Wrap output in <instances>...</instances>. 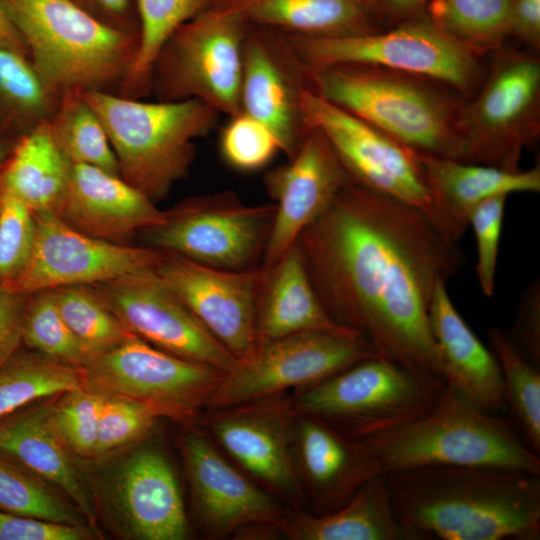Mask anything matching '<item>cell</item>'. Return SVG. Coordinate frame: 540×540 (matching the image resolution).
I'll return each instance as SVG.
<instances>
[{"label": "cell", "instance_id": "cell-29", "mask_svg": "<svg viewBox=\"0 0 540 540\" xmlns=\"http://www.w3.org/2000/svg\"><path fill=\"white\" fill-rule=\"evenodd\" d=\"M270 270L257 312L259 344L300 332L347 329L333 320L320 301L297 243Z\"/></svg>", "mask_w": 540, "mask_h": 540}, {"label": "cell", "instance_id": "cell-22", "mask_svg": "<svg viewBox=\"0 0 540 540\" xmlns=\"http://www.w3.org/2000/svg\"><path fill=\"white\" fill-rule=\"evenodd\" d=\"M208 425L240 466L286 500L303 505L290 447L287 409L269 398L213 409Z\"/></svg>", "mask_w": 540, "mask_h": 540}, {"label": "cell", "instance_id": "cell-16", "mask_svg": "<svg viewBox=\"0 0 540 540\" xmlns=\"http://www.w3.org/2000/svg\"><path fill=\"white\" fill-rule=\"evenodd\" d=\"M154 273L240 364L254 357L261 271L217 268L166 252Z\"/></svg>", "mask_w": 540, "mask_h": 540}, {"label": "cell", "instance_id": "cell-52", "mask_svg": "<svg viewBox=\"0 0 540 540\" xmlns=\"http://www.w3.org/2000/svg\"><path fill=\"white\" fill-rule=\"evenodd\" d=\"M429 0H373L381 10L396 18H410L423 9Z\"/></svg>", "mask_w": 540, "mask_h": 540}, {"label": "cell", "instance_id": "cell-1", "mask_svg": "<svg viewBox=\"0 0 540 540\" xmlns=\"http://www.w3.org/2000/svg\"><path fill=\"white\" fill-rule=\"evenodd\" d=\"M297 244L335 322L379 355L445 381L429 307L436 284L466 265L459 242L423 211L351 180Z\"/></svg>", "mask_w": 540, "mask_h": 540}, {"label": "cell", "instance_id": "cell-18", "mask_svg": "<svg viewBox=\"0 0 540 540\" xmlns=\"http://www.w3.org/2000/svg\"><path fill=\"white\" fill-rule=\"evenodd\" d=\"M101 497L107 517L125 538L137 540H184L189 525L181 490L164 454L142 446L120 458L104 477Z\"/></svg>", "mask_w": 540, "mask_h": 540}, {"label": "cell", "instance_id": "cell-32", "mask_svg": "<svg viewBox=\"0 0 540 540\" xmlns=\"http://www.w3.org/2000/svg\"><path fill=\"white\" fill-rule=\"evenodd\" d=\"M61 95L28 56L0 46V134L19 140L49 122Z\"/></svg>", "mask_w": 540, "mask_h": 540}, {"label": "cell", "instance_id": "cell-14", "mask_svg": "<svg viewBox=\"0 0 540 540\" xmlns=\"http://www.w3.org/2000/svg\"><path fill=\"white\" fill-rule=\"evenodd\" d=\"M275 205L247 206L231 193L190 199L146 230L152 247L209 266L239 270L266 244Z\"/></svg>", "mask_w": 540, "mask_h": 540}, {"label": "cell", "instance_id": "cell-9", "mask_svg": "<svg viewBox=\"0 0 540 540\" xmlns=\"http://www.w3.org/2000/svg\"><path fill=\"white\" fill-rule=\"evenodd\" d=\"M476 96L462 104L456 129L466 163L521 170L525 148L540 135V59L498 50Z\"/></svg>", "mask_w": 540, "mask_h": 540}, {"label": "cell", "instance_id": "cell-35", "mask_svg": "<svg viewBox=\"0 0 540 540\" xmlns=\"http://www.w3.org/2000/svg\"><path fill=\"white\" fill-rule=\"evenodd\" d=\"M139 14V48L134 63L117 94L142 99L151 92L155 59L168 37L197 15L210 0H136Z\"/></svg>", "mask_w": 540, "mask_h": 540}, {"label": "cell", "instance_id": "cell-20", "mask_svg": "<svg viewBox=\"0 0 540 540\" xmlns=\"http://www.w3.org/2000/svg\"><path fill=\"white\" fill-rule=\"evenodd\" d=\"M179 443L196 513L209 533L281 528L286 516L277 501L236 470L206 436L189 431Z\"/></svg>", "mask_w": 540, "mask_h": 540}, {"label": "cell", "instance_id": "cell-33", "mask_svg": "<svg viewBox=\"0 0 540 540\" xmlns=\"http://www.w3.org/2000/svg\"><path fill=\"white\" fill-rule=\"evenodd\" d=\"M48 123L56 145L70 163L91 165L119 175L106 131L82 91L63 92Z\"/></svg>", "mask_w": 540, "mask_h": 540}, {"label": "cell", "instance_id": "cell-7", "mask_svg": "<svg viewBox=\"0 0 540 540\" xmlns=\"http://www.w3.org/2000/svg\"><path fill=\"white\" fill-rule=\"evenodd\" d=\"M305 67L364 65L414 75L468 94L483 80L480 56L452 38L427 15L394 29L342 36H286Z\"/></svg>", "mask_w": 540, "mask_h": 540}, {"label": "cell", "instance_id": "cell-42", "mask_svg": "<svg viewBox=\"0 0 540 540\" xmlns=\"http://www.w3.org/2000/svg\"><path fill=\"white\" fill-rule=\"evenodd\" d=\"M157 418L141 403L105 396L93 462L106 461L138 445Z\"/></svg>", "mask_w": 540, "mask_h": 540}, {"label": "cell", "instance_id": "cell-27", "mask_svg": "<svg viewBox=\"0 0 540 540\" xmlns=\"http://www.w3.org/2000/svg\"><path fill=\"white\" fill-rule=\"evenodd\" d=\"M446 284L444 281L436 284L429 307L430 329L440 353L445 381L479 408L497 414L506 406L498 361L459 314Z\"/></svg>", "mask_w": 540, "mask_h": 540}, {"label": "cell", "instance_id": "cell-45", "mask_svg": "<svg viewBox=\"0 0 540 540\" xmlns=\"http://www.w3.org/2000/svg\"><path fill=\"white\" fill-rule=\"evenodd\" d=\"M508 195L499 194L487 198L473 211L469 226L472 227L477 244L476 274L482 294L494 295L499 241Z\"/></svg>", "mask_w": 540, "mask_h": 540}, {"label": "cell", "instance_id": "cell-12", "mask_svg": "<svg viewBox=\"0 0 540 540\" xmlns=\"http://www.w3.org/2000/svg\"><path fill=\"white\" fill-rule=\"evenodd\" d=\"M376 354L370 340L350 328L265 341L250 361L225 375L206 407L219 409L306 388Z\"/></svg>", "mask_w": 540, "mask_h": 540}, {"label": "cell", "instance_id": "cell-39", "mask_svg": "<svg viewBox=\"0 0 540 540\" xmlns=\"http://www.w3.org/2000/svg\"><path fill=\"white\" fill-rule=\"evenodd\" d=\"M487 336L501 370L506 406L513 412L525 442L539 455L540 369L513 348L502 329L491 327Z\"/></svg>", "mask_w": 540, "mask_h": 540}, {"label": "cell", "instance_id": "cell-8", "mask_svg": "<svg viewBox=\"0 0 540 540\" xmlns=\"http://www.w3.org/2000/svg\"><path fill=\"white\" fill-rule=\"evenodd\" d=\"M445 385L440 378L376 354L299 389L293 410L358 437L420 414L436 401Z\"/></svg>", "mask_w": 540, "mask_h": 540}, {"label": "cell", "instance_id": "cell-4", "mask_svg": "<svg viewBox=\"0 0 540 540\" xmlns=\"http://www.w3.org/2000/svg\"><path fill=\"white\" fill-rule=\"evenodd\" d=\"M305 67V66H304ZM316 94L419 154L461 161V103L435 81L364 65L305 67Z\"/></svg>", "mask_w": 540, "mask_h": 540}, {"label": "cell", "instance_id": "cell-54", "mask_svg": "<svg viewBox=\"0 0 540 540\" xmlns=\"http://www.w3.org/2000/svg\"><path fill=\"white\" fill-rule=\"evenodd\" d=\"M361 1H363V2H365L367 4L373 3V0H361Z\"/></svg>", "mask_w": 540, "mask_h": 540}, {"label": "cell", "instance_id": "cell-40", "mask_svg": "<svg viewBox=\"0 0 540 540\" xmlns=\"http://www.w3.org/2000/svg\"><path fill=\"white\" fill-rule=\"evenodd\" d=\"M105 396L82 386L52 399L51 424L59 439L81 463L93 462Z\"/></svg>", "mask_w": 540, "mask_h": 540}, {"label": "cell", "instance_id": "cell-34", "mask_svg": "<svg viewBox=\"0 0 540 540\" xmlns=\"http://www.w3.org/2000/svg\"><path fill=\"white\" fill-rule=\"evenodd\" d=\"M79 367L38 352H17L0 368V418L80 386Z\"/></svg>", "mask_w": 540, "mask_h": 540}, {"label": "cell", "instance_id": "cell-19", "mask_svg": "<svg viewBox=\"0 0 540 540\" xmlns=\"http://www.w3.org/2000/svg\"><path fill=\"white\" fill-rule=\"evenodd\" d=\"M351 181L325 135L310 127L290 162L270 171L267 189L276 200L265 244V265L272 268L298 241L301 233Z\"/></svg>", "mask_w": 540, "mask_h": 540}, {"label": "cell", "instance_id": "cell-43", "mask_svg": "<svg viewBox=\"0 0 540 540\" xmlns=\"http://www.w3.org/2000/svg\"><path fill=\"white\" fill-rule=\"evenodd\" d=\"M35 235V212L0 189V290H8L26 267Z\"/></svg>", "mask_w": 540, "mask_h": 540}, {"label": "cell", "instance_id": "cell-51", "mask_svg": "<svg viewBox=\"0 0 540 540\" xmlns=\"http://www.w3.org/2000/svg\"><path fill=\"white\" fill-rule=\"evenodd\" d=\"M0 46L28 56L26 45L2 0H0Z\"/></svg>", "mask_w": 540, "mask_h": 540}, {"label": "cell", "instance_id": "cell-5", "mask_svg": "<svg viewBox=\"0 0 540 540\" xmlns=\"http://www.w3.org/2000/svg\"><path fill=\"white\" fill-rule=\"evenodd\" d=\"M83 95L106 131L119 176L154 202L186 176L195 141L216 126L220 114L195 99L147 102L97 90Z\"/></svg>", "mask_w": 540, "mask_h": 540}, {"label": "cell", "instance_id": "cell-25", "mask_svg": "<svg viewBox=\"0 0 540 540\" xmlns=\"http://www.w3.org/2000/svg\"><path fill=\"white\" fill-rule=\"evenodd\" d=\"M430 190V219L449 239L460 242L474 209L499 194L540 192V165L508 171L494 166L419 154Z\"/></svg>", "mask_w": 540, "mask_h": 540}, {"label": "cell", "instance_id": "cell-3", "mask_svg": "<svg viewBox=\"0 0 540 540\" xmlns=\"http://www.w3.org/2000/svg\"><path fill=\"white\" fill-rule=\"evenodd\" d=\"M380 462L383 472L415 467H475L540 475V457L504 418L474 404L446 383L420 414L353 437Z\"/></svg>", "mask_w": 540, "mask_h": 540}, {"label": "cell", "instance_id": "cell-17", "mask_svg": "<svg viewBox=\"0 0 540 540\" xmlns=\"http://www.w3.org/2000/svg\"><path fill=\"white\" fill-rule=\"evenodd\" d=\"M101 302L134 335L178 357L225 374L240 362L157 278L154 270L91 286Z\"/></svg>", "mask_w": 540, "mask_h": 540}, {"label": "cell", "instance_id": "cell-38", "mask_svg": "<svg viewBox=\"0 0 540 540\" xmlns=\"http://www.w3.org/2000/svg\"><path fill=\"white\" fill-rule=\"evenodd\" d=\"M0 510L46 521L90 525L60 490L3 455H0Z\"/></svg>", "mask_w": 540, "mask_h": 540}, {"label": "cell", "instance_id": "cell-47", "mask_svg": "<svg viewBox=\"0 0 540 540\" xmlns=\"http://www.w3.org/2000/svg\"><path fill=\"white\" fill-rule=\"evenodd\" d=\"M99 530L17 515L0 510V540H92Z\"/></svg>", "mask_w": 540, "mask_h": 540}, {"label": "cell", "instance_id": "cell-49", "mask_svg": "<svg viewBox=\"0 0 540 540\" xmlns=\"http://www.w3.org/2000/svg\"><path fill=\"white\" fill-rule=\"evenodd\" d=\"M509 36H513L528 47H540V0H513Z\"/></svg>", "mask_w": 540, "mask_h": 540}, {"label": "cell", "instance_id": "cell-26", "mask_svg": "<svg viewBox=\"0 0 540 540\" xmlns=\"http://www.w3.org/2000/svg\"><path fill=\"white\" fill-rule=\"evenodd\" d=\"M299 466L318 514L346 503L368 480L384 474L380 462L357 439L325 421L298 414Z\"/></svg>", "mask_w": 540, "mask_h": 540}, {"label": "cell", "instance_id": "cell-48", "mask_svg": "<svg viewBox=\"0 0 540 540\" xmlns=\"http://www.w3.org/2000/svg\"><path fill=\"white\" fill-rule=\"evenodd\" d=\"M27 295L0 290V368L18 351L22 340Z\"/></svg>", "mask_w": 540, "mask_h": 540}, {"label": "cell", "instance_id": "cell-15", "mask_svg": "<svg viewBox=\"0 0 540 540\" xmlns=\"http://www.w3.org/2000/svg\"><path fill=\"white\" fill-rule=\"evenodd\" d=\"M36 235L30 259L7 291L30 293L64 286H93L154 270L166 251L94 238L51 212L35 213Z\"/></svg>", "mask_w": 540, "mask_h": 540}, {"label": "cell", "instance_id": "cell-28", "mask_svg": "<svg viewBox=\"0 0 540 540\" xmlns=\"http://www.w3.org/2000/svg\"><path fill=\"white\" fill-rule=\"evenodd\" d=\"M281 529L294 540H414L396 518L383 474L368 480L335 510L299 512L285 518Z\"/></svg>", "mask_w": 540, "mask_h": 540}, {"label": "cell", "instance_id": "cell-37", "mask_svg": "<svg viewBox=\"0 0 540 540\" xmlns=\"http://www.w3.org/2000/svg\"><path fill=\"white\" fill-rule=\"evenodd\" d=\"M53 291L59 312L80 346L86 363L134 335L101 302L91 286H64Z\"/></svg>", "mask_w": 540, "mask_h": 540}, {"label": "cell", "instance_id": "cell-11", "mask_svg": "<svg viewBox=\"0 0 540 540\" xmlns=\"http://www.w3.org/2000/svg\"><path fill=\"white\" fill-rule=\"evenodd\" d=\"M80 386L141 403L159 417L186 420L206 407L225 373L163 351L131 335L79 367Z\"/></svg>", "mask_w": 540, "mask_h": 540}, {"label": "cell", "instance_id": "cell-13", "mask_svg": "<svg viewBox=\"0 0 540 540\" xmlns=\"http://www.w3.org/2000/svg\"><path fill=\"white\" fill-rule=\"evenodd\" d=\"M301 107L308 127L325 135L352 181L430 217L432 200L419 153L309 88L302 92Z\"/></svg>", "mask_w": 540, "mask_h": 540}, {"label": "cell", "instance_id": "cell-36", "mask_svg": "<svg viewBox=\"0 0 540 540\" xmlns=\"http://www.w3.org/2000/svg\"><path fill=\"white\" fill-rule=\"evenodd\" d=\"M428 18L479 56L509 36L513 0H429Z\"/></svg>", "mask_w": 540, "mask_h": 540}, {"label": "cell", "instance_id": "cell-46", "mask_svg": "<svg viewBox=\"0 0 540 540\" xmlns=\"http://www.w3.org/2000/svg\"><path fill=\"white\" fill-rule=\"evenodd\" d=\"M503 333L513 348L540 369V280L534 279L522 292L513 324Z\"/></svg>", "mask_w": 540, "mask_h": 540}, {"label": "cell", "instance_id": "cell-21", "mask_svg": "<svg viewBox=\"0 0 540 540\" xmlns=\"http://www.w3.org/2000/svg\"><path fill=\"white\" fill-rule=\"evenodd\" d=\"M241 111L264 123L291 157L309 130L301 95L310 89L305 67L286 37L248 34L243 44Z\"/></svg>", "mask_w": 540, "mask_h": 540}, {"label": "cell", "instance_id": "cell-41", "mask_svg": "<svg viewBox=\"0 0 540 540\" xmlns=\"http://www.w3.org/2000/svg\"><path fill=\"white\" fill-rule=\"evenodd\" d=\"M22 340L32 351L81 367L86 358L62 318L53 289L27 295Z\"/></svg>", "mask_w": 540, "mask_h": 540}, {"label": "cell", "instance_id": "cell-23", "mask_svg": "<svg viewBox=\"0 0 540 540\" xmlns=\"http://www.w3.org/2000/svg\"><path fill=\"white\" fill-rule=\"evenodd\" d=\"M167 213L119 175L71 163L65 195L53 214L83 234L124 243L162 224Z\"/></svg>", "mask_w": 540, "mask_h": 540}, {"label": "cell", "instance_id": "cell-2", "mask_svg": "<svg viewBox=\"0 0 540 540\" xmlns=\"http://www.w3.org/2000/svg\"><path fill=\"white\" fill-rule=\"evenodd\" d=\"M383 475L396 518L414 540L540 539V475L444 466Z\"/></svg>", "mask_w": 540, "mask_h": 540}, {"label": "cell", "instance_id": "cell-31", "mask_svg": "<svg viewBox=\"0 0 540 540\" xmlns=\"http://www.w3.org/2000/svg\"><path fill=\"white\" fill-rule=\"evenodd\" d=\"M221 9L263 25L304 36H342L375 31L361 0H228Z\"/></svg>", "mask_w": 540, "mask_h": 540}, {"label": "cell", "instance_id": "cell-50", "mask_svg": "<svg viewBox=\"0 0 540 540\" xmlns=\"http://www.w3.org/2000/svg\"><path fill=\"white\" fill-rule=\"evenodd\" d=\"M92 16L115 29L139 34L127 19L130 0H72Z\"/></svg>", "mask_w": 540, "mask_h": 540}, {"label": "cell", "instance_id": "cell-30", "mask_svg": "<svg viewBox=\"0 0 540 540\" xmlns=\"http://www.w3.org/2000/svg\"><path fill=\"white\" fill-rule=\"evenodd\" d=\"M71 163L45 122L21 137L0 169V189L35 213H55L65 195Z\"/></svg>", "mask_w": 540, "mask_h": 540}, {"label": "cell", "instance_id": "cell-10", "mask_svg": "<svg viewBox=\"0 0 540 540\" xmlns=\"http://www.w3.org/2000/svg\"><path fill=\"white\" fill-rule=\"evenodd\" d=\"M240 15L214 10L179 26L162 45L152 68L158 101H202L219 113L241 111L243 44Z\"/></svg>", "mask_w": 540, "mask_h": 540}, {"label": "cell", "instance_id": "cell-53", "mask_svg": "<svg viewBox=\"0 0 540 540\" xmlns=\"http://www.w3.org/2000/svg\"><path fill=\"white\" fill-rule=\"evenodd\" d=\"M17 141L18 140L0 134V169L7 161Z\"/></svg>", "mask_w": 540, "mask_h": 540}, {"label": "cell", "instance_id": "cell-24", "mask_svg": "<svg viewBox=\"0 0 540 540\" xmlns=\"http://www.w3.org/2000/svg\"><path fill=\"white\" fill-rule=\"evenodd\" d=\"M52 399L40 400L0 418V455L60 490L98 530L92 486L51 424Z\"/></svg>", "mask_w": 540, "mask_h": 540}, {"label": "cell", "instance_id": "cell-6", "mask_svg": "<svg viewBox=\"0 0 540 540\" xmlns=\"http://www.w3.org/2000/svg\"><path fill=\"white\" fill-rule=\"evenodd\" d=\"M41 77L57 92H112L128 75L139 34L101 22L72 0H2Z\"/></svg>", "mask_w": 540, "mask_h": 540}, {"label": "cell", "instance_id": "cell-44", "mask_svg": "<svg viewBox=\"0 0 540 540\" xmlns=\"http://www.w3.org/2000/svg\"><path fill=\"white\" fill-rule=\"evenodd\" d=\"M220 150L224 160L240 171H254L268 164L280 143L264 123L240 111L230 117L220 135Z\"/></svg>", "mask_w": 540, "mask_h": 540}]
</instances>
